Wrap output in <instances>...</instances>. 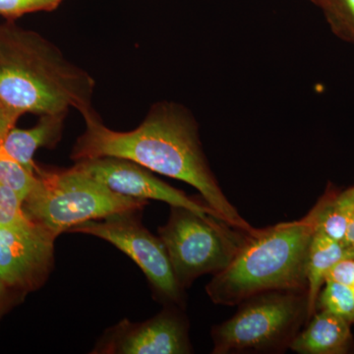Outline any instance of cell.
I'll return each mask as SVG.
<instances>
[{
    "label": "cell",
    "instance_id": "1",
    "mask_svg": "<svg viewBox=\"0 0 354 354\" xmlns=\"http://www.w3.org/2000/svg\"><path fill=\"white\" fill-rule=\"evenodd\" d=\"M81 114L85 130L72 149L70 158L74 162L101 157L127 158L193 186L203 201L232 227L248 232L256 230L221 190L205 155L196 118L183 104L157 102L138 127L124 132L106 127L93 108Z\"/></svg>",
    "mask_w": 354,
    "mask_h": 354
},
{
    "label": "cell",
    "instance_id": "2",
    "mask_svg": "<svg viewBox=\"0 0 354 354\" xmlns=\"http://www.w3.org/2000/svg\"><path fill=\"white\" fill-rule=\"evenodd\" d=\"M95 80L55 44L31 32L0 30V142L25 113H83Z\"/></svg>",
    "mask_w": 354,
    "mask_h": 354
},
{
    "label": "cell",
    "instance_id": "3",
    "mask_svg": "<svg viewBox=\"0 0 354 354\" xmlns=\"http://www.w3.org/2000/svg\"><path fill=\"white\" fill-rule=\"evenodd\" d=\"M317 205L301 220L256 230L236 257L206 286L212 302L235 306L272 290L306 291V261Z\"/></svg>",
    "mask_w": 354,
    "mask_h": 354
},
{
    "label": "cell",
    "instance_id": "4",
    "mask_svg": "<svg viewBox=\"0 0 354 354\" xmlns=\"http://www.w3.org/2000/svg\"><path fill=\"white\" fill-rule=\"evenodd\" d=\"M38 183L23 202L28 218L59 236L88 221L113 214L143 211L147 200L123 196L75 167L36 169Z\"/></svg>",
    "mask_w": 354,
    "mask_h": 354
},
{
    "label": "cell",
    "instance_id": "5",
    "mask_svg": "<svg viewBox=\"0 0 354 354\" xmlns=\"http://www.w3.org/2000/svg\"><path fill=\"white\" fill-rule=\"evenodd\" d=\"M212 329V353H279L308 321L306 291L272 290L247 298Z\"/></svg>",
    "mask_w": 354,
    "mask_h": 354
},
{
    "label": "cell",
    "instance_id": "6",
    "mask_svg": "<svg viewBox=\"0 0 354 354\" xmlns=\"http://www.w3.org/2000/svg\"><path fill=\"white\" fill-rule=\"evenodd\" d=\"M255 232L232 227L218 216L171 206L169 220L158 234L185 290L200 277L223 271Z\"/></svg>",
    "mask_w": 354,
    "mask_h": 354
},
{
    "label": "cell",
    "instance_id": "7",
    "mask_svg": "<svg viewBox=\"0 0 354 354\" xmlns=\"http://www.w3.org/2000/svg\"><path fill=\"white\" fill-rule=\"evenodd\" d=\"M141 212H123L88 221L69 232L92 235L113 244L142 270L158 301L183 307L185 293L177 281L164 243L144 227Z\"/></svg>",
    "mask_w": 354,
    "mask_h": 354
},
{
    "label": "cell",
    "instance_id": "8",
    "mask_svg": "<svg viewBox=\"0 0 354 354\" xmlns=\"http://www.w3.org/2000/svg\"><path fill=\"white\" fill-rule=\"evenodd\" d=\"M193 353L189 322L181 307L165 305L144 322L123 319L100 337L94 354H188Z\"/></svg>",
    "mask_w": 354,
    "mask_h": 354
},
{
    "label": "cell",
    "instance_id": "9",
    "mask_svg": "<svg viewBox=\"0 0 354 354\" xmlns=\"http://www.w3.org/2000/svg\"><path fill=\"white\" fill-rule=\"evenodd\" d=\"M57 235L32 221L0 227V278L11 290H38L55 268Z\"/></svg>",
    "mask_w": 354,
    "mask_h": 354
},
{
    "label": "cell",
    "instance_id": "10",
    "mask_svg": "<svg viewBox=\"0 0 354 354\" xmlns=\"http://www.w3.org/2000/svg\"><path fill=\"white\" fill-rule=\"evenodd\" d=\"M74 167L123 196L147 201L156 200L167 203L171 207H184L197 213L209 214L221 218L206 203L198 202L187 196L183 191L176 189L158 179L146 167L127 158H88L76 162Z\"/></svg>",
    "mask_w": 354,
    "mask_h": 354
},
{
    "label": "cell",
    "instance_id": "11",
    "mask_svg": "<svg viewBox=\"0 0 354 354\" xmlns=\"http://www.w3.org/2000/svg\"><path fill=\"white\" fill-rule=\"evenodd\" d=\"M291 342L290 348L299 354L348 353L353 346L351 325L327 310H319Z\"/></svg>",
    "mask_w": 354,
    "mask_h": 354
},
{
    "label": "cell",
    "instance_id": "12",
    "mask_svg": "<svg viewBox=\"0 0 354 354\" xmlns=\"http://www.w3.org/2000/svg\"><path fill=\"white\" fill-rule=\"evenodd\" d=\"M67 113L44 114L30 129L14 127L0 142V158H11L36 172L34 156L41 147L53 148L60 141Z\"/></svg>",
    "mask_w": 354,
    "mask_h": 354
},
{
    "label": "cell",
    "instance_id": "13",
    "mask_svg": "<svg viewBox=\"0 0 354 354\" xmlns=\"http://www.w3.org/2000/svg\"><path fill=\"white\" fill-rule=\"evenodd\" d=\"M351 257L342 241L315 232L310 242L306 261V295L308 320L317 309V299L330 268L344 258Z\"/></svg>",
    "mask_w": 354,
    "mask_h": 354
},
{
    "label": "cell",
    "instance_id": "14",
    "mask_svg": "<svg viewBox=\"0 0 354 354\" xmlns=\"http://www.w3.org/2000/svg\"><path fill=\"white\" fill-rule=\"evenodd\" d=\"M316 232L342 241L354 218V185L337 194L325 195L317 203Z\"/></svg>",
    "mask_w": 354,
    "mask_h": 354
},
{
    "label": "cell",
    "instance_id": "15",
    "mask_svg": "<svg viewBox=\"0 0 354 354\" xmlns=\"http://www.w3.org/2000/svg\"><path fill=\"white\" fill-rule=\"evenodd\" d=\"M318 7L334 35L354 46V0H321Z\"/></svg>",
    "mask_w": 354,
    "mask_h": 354
},
{
    "label": "cell",
    "instance_id": "16",
    "mask_svg": "<svg viewBox=\"0 0 354 354\" xmlns=\"http://www.w3.org/2000/svg\"><path fill=\"white\" fill-rule=\"evenodd\" d=\"M327 310L354 325V293L351 288L326 281L317 299V310Z\"/></svg>",
    "mask_w": 354,
    "mask_h": 354
},
{
    "label": "cell",
    "instance_id": "17",
    "mask_svg": "<svg viewBox=\"0 0 354 354\" xmlns=\"http://www.w3.org/2000/svg\"><path fill=\"white\" fill-rule=\"evenodd\" d=\"M37 183V172L30 171L11 158H0V183L12 190L21 201L29 196Z\"/></svg>",
    "mask_w": 354,
    "mask_h": 354
},
{
    "label": "cell",
    "instance_id": "18",
    "mask_svg": "<svg viewBox=\"0 0 354 354\" xmlns=\"http://www.w3.org/2000/svg\"><path fill=\"white\" fill-rule=\"evenodd\" d=\"M64 0H0V16L16 19L25 14L53 11Z\"/></svg>",
    "mask_w": 354,
    "mask_h": 354
},
{
    "label": "cell",
    "instance_id": "19",
    "mask_svg": "<svg viewBox=\"0 0 354 354\" xmlns=\"http://www.w3.org/2000/svg\"><path fill=\"white\" fill-rule=\"evenodd\" d=\"M31 221L23 209L19 197L0 183V227L20 225Z\"/></svg>",
    "mask_w": 354,
    "mask_h": 354
},
{
    "label": "cell",
    "instance_id": "20",
    "mask_svg": "<svg viewBox=\"0 0 354 354\" xmlns=\"http://www.w3.org/2000/svg\"><path fill=\"white\" fill-rule=\"evenodd\" d=\"M326 281L351 288L354 283V257L344 258L335 263L328 272Z\"/></svg>",
    "mask_w": 354,
    "mask_h": 354
},
{
    "label": "cell",
    "instance_id": "21",
    "mask_svg": "<svg viewBox=\"0 0 354 354\" xmlns=\"http://www.w3.org/2000/svg\"><path fill=\"white\" fill-rule=\"evenodd\" d=\"M346 250L348 251L349 255L354 257V218L351 221V225L346 230V234L344 235V241H342Z\"/></svg>",
    "mask_w": 354,
    "mask_h": 354
},
{
    "label": "cell",
    "instance_id": "22",
    "mask_svg": "<svg viewBox=\"0 0 354 354\" xmlns=\"http://www.w3.org/2000/svg\"><path fill=\"white\" fill-rule=\"evenodd\" d=\"M9 290H13L8 288V286L6 285V283L0 278V312L2 311V308H3L4 305L6 304L7 295H8Z\"/></svg>",
    "mask_w": 354,
    "mask_h": 354
},
{
    "label": "cell",
    "instance_id": "23",
    "mask_svg": "<svg viewBox=\"0 0 354 354\" xmlns=\"http://www.w3.org/2000/svg\"><path fill=\"white\" fill-rule=\"evenodd\" d=\"M308 1L311 2V3H313L314 6H318L321 0H308Z\"/></svg>",
    "mask_w": 354,
    "mask_h": 354
},
{
    "label": "cell",
    "instance_id": "24",
    "mask_svg": "<svg viewBox=\"0 0 354 354\" xmlns=\"http://www.w3.org/2000/svg\"><path fill=\"white\" fill-rule=\"evenodd\" d=\"M351 290H353V293H354V283H353V286H351Z\"/></svg>",
    "mask_w": 354,
    "mask_h": 354
}]
</instances>
